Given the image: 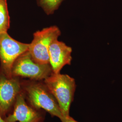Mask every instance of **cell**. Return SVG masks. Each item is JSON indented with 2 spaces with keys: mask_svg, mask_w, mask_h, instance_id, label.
I'll list each match as a JSON object with an SVG mask.
<instances>
[{
  "mask_svg": "<svg viewBox=\"0 0 122 122\" xmlns=\"http://www.w3.org/2000/svg\"><path fill=\"white\" fill-rule=\"evenodd\" d=\"M44 83L56 99L62 116L70 115L76 88L75 79L66 74L52 73L44 80Z\"/></svg>",
  "mask_w": 122,
  "mask_h": 122,
  "instance_id": "obj_1",
  "label": "cell"
},
{
  "mask_svg": "<svg viewBox=\"0 0 122 122\" xmlns=\"http://www.w3.org/2000/svg\"><path fill=\"white\" fill-rule=\"evenodd\" d=\"M31 80L22 82V88L31 105L44 109L60 120L63 116L56 99L44 83Z\"/></svg>",
  "mask_w": 122,
  "mask_h": 122,
  "instance_id": "obj_2",
  "label": "cell"
},
{
  "mask_svg": "<svg viewBox=\"0 0 122 122\" xmlns=\"http://www.w3.org/2000/svg\"><path fill=\"white\" fill-rule=\"evenodd\" d=\"M52 73L50 64H41L36 62L28 50L15 60L11 70L12 76L25 77L38 81L44 80Z\"/></svg>",
  "mask_w": 122,
  "mask_h": 122,
  "instance_id": "obj_3",
  "label": "cell"
},
{
  "mask_svg": "<svg viewBox=\"0 0 122 122\" xmlns=\"http://www.w3.org/2000/svg\"><path fill=\"white\" fill-rule=\"evenodd\" d=\"M56 26L45 28L34 34V38L29 44L28 51L35 61L41 64H49L48 49L50 44L61 35Z\"/></svg>",
  "mask_w": 122,
  "mask_h": 122,
  "instance_id": "obj_4",
  "label": "cell"
},
{
  "mask_svg": "<svg viewBox=\"0 0 122 122\" xmlns=\"http://www.w3.org/2000/svg\"><path fill=\"white\" fill-rule=\"evenodd\" d=\"M29 46V44L13 39L7 32L0 33V69L7 76H12L11 70L15 61L23 53L28 50Z\"/></svg>",
  "mask_w": 122,
  "mask_h": 122,
  "instance_id": "obj_5",
  "label": "cell"
},
{
  "mask_svg": "<svg viewBox=\"0 0 122 122\" xmlns=\"http://www.w3.org/2000/svg\"><path fill=\"white\" fill-rule=\"evenodd\" d=\"M22 89L18 77H8L0 69V114L4 116L14 105Z\"/></svg>",
  "mask_w": 122,
  "mask_h": 122,
  "instance_id": "obj_6",
  "label": "cell"
},
{
  "mask_svg": "<svg viewBox=\"0 0 122 122\" xmlns=\"http://www.w3.org/2000/svg\"><path fill=\"white\" fill-rule=\"evenodd\" d=\"M72 52L71 48L64 43L57 39L52 41L48 49L49 64L52 73H59L63 66L71 64Z\"/></svg>",
  "mask_w": 122,
  "mask_h": 122,
  "instance_id": "obj_7",
  "label": "cell"
},
{
  "mask_svg": "<svg viewBox=\"0 0 122 122\" xmlns=\"http://www.w3.org/2000/svg\"><path fill=\"white\" fill-rule=\"evenodd\" d=\"M23 89V88H22ZM12 114L5 119L7 122H40L42 117L35 109L26 104L23 90L18 95Z\"/></svg>",
  "mask_w": 122,
  "mask_h": 122,
  "instance_id": "obj_8",
  "label": "cell"
},
{
  "mask_svg": "<svg viewBox=\"0 0 122 122\" xmlns=\"http://www.w3.org/2000/svg\"><path fill=\"white\" fill-rule=\"evenodd\" d=\"M10 25V19L7 0H0V33L7 32Z\"/></svg>",
  "mask_w": 122,
  "mask_h": 122,
  "instance_id": "obj_9",
  "label": "cell"
},
{
  "mask_svg": "<svg viewBox=\"0 0 122 122\" xmlns=\"http://www.w3.org/2000/svg\"><path fill=\"white\" fill-rule=\"evenodd\" d=\"M63 0H37L38 6L41 7L46 14L54 13L59 8Z\"/></svg>",
  "mask_w": 122,
  "mask_h": 122,
  "instance_id": "obj_10",
  "label": "cell"
},
{
  "mask_svg": "<svg viewBox=\"0 0 122 122\" xmlns=\"http://www.w3.org/2000/svg\"><path fill=\"white\" fill-rule=\"evenodd\" d=\"M61 120V122H78L71 117L70 115L63 116Z\"/></svg>",
  "mask_w": 122,
  "mask_h": 122,
  "instance_id": "obj_11",
  "label": "cell"
},
{
  "mask_svg": "<svg viewBox=\"0 0 122 122\" xmlns=\"http://www.w3.org/2000/svg\"><path fill=\"white\" fill-rule=\"evenodd\" d=\"M0 122H7L5 120V119H3L2 118L1 115H0Z\"/></svg>",
  "mask_w": 122,
  "mask_h": 122,
  "instance_id": "obj_12",
  "label": "cell"
}]
</instances>
